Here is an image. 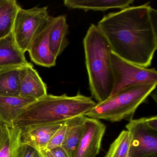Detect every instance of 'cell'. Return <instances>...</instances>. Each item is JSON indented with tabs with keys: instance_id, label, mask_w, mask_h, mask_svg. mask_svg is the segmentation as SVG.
Returning a JSON list of instances; mask_svg holds the SVG:
<instances>
[{
	"instance_id": "9c48e42d",
	"label": "cell",
	"mask_w": 157,
	"mask_h": 157,
	"mask_svg": "<svg viewBox=\"0 0 157 157\" xmlns=\"http://www.w3.org/2000/svg\"><path fill=\"white\" fill-rule=\"evenodd\" d=\"M55 17L49 16L45 25L33 41L28 50L31 60L38 66L44 67H55L56 58L51 53L49 36Z\"/></svg>"
},
{
	"instance_id": "ffe728a7",
	"label": "cell",
	"mask_w": 157,
	"mask_h": 157,
	"mask_svg": "<svg viewBox=\"0 0 157 157\" xmlns=\"http://www.w3.org/2000/svg\"><path fill=\"white\" fill-rule=\"evenodd\" d=\"M130 135L123 130L110 145L105 157H130Z\"/></svg>"
},
{
	"instance_id": "7c38bea8",
	"label": "cell",
	"mask_w": 157,
	"mask_h": 157,
	"mask_svg": "<svg viewBox=\"0 0 157 157\" xmlns=\"http://www.w3.org/2000/svg\"><path fill=\"white\" fill-rule=\"evenodd\" d=\"M22 130L0 120V157H21Z\"/></svg>"
},
{
	"instance_id": "d4e9b609",
	"label": "cell",
	"mask_w": 157,
	"mask_h": 157,
	"mask_svg": "<svg viewBox=\"0 0 157 157\" xmlns=\"http://www.w3.org/2000/svg\"><path fill=\"white\" fill-rule=\"evenodd\" d=\"M44 157H56L50 150L44 149L40 151Z\"/></svg>"
},
{
	"instance_id": "44dd1931",
	"label": "cell",
	"mask_w": 157,
	"mask_h": 157,
	"mask_svg": "<svg viewBox=\"0 0 157 157\" xmlns=\"http://www.w3.org/2000/svg\"><path fill=\"white\" fill-rule=\"evenodd\" d=\"M67 128V125L66 122L54 134L46 149L51 150L55 148L62 146L66 136Z\"/></svg>"
},
{
	"instance_id": "7402d4cb",
	"label": "cell",
	"mask_w": 157,
	"mask_h": 157,
	"mask_svg": "<svg viewBox=\"0 0 157 157\" xmlns=\"http://www.w3.org/2000/svg\"><path fill=\"white\" fill-rule=\"evenodd\" d=\"M21 157H44L40 151L27 144H22Z\"/></svg>"
},
{
	"instance_id": "5b68a950",
	"label": "cell",
	"mask_w": 157,
	"mask_h": 157,
	"mask_svg": "<svg viewBox=\"0 0 157 157\" xmlns=\"http://www.w3.org/2000/svg\"><path fill=\"white\" fill-rule=\"evenodd\" d=\"M47 7L19 9L15 18L13 33L21 50L28 52L32 43L49 18Z\"/></svg>"
},
{
	"instance_id": "6da1fadb",
	"label": "cell",
	"mask_w": 157,
	"mask_h": 157,
	"mask_svg": "<svg viewBox=\"0 0 157 157\" xmlns=\"http://www.w3.org/2000/svg\"><path fill=\"white\" fill-rule=\"evenodd\" d=\"M149 3L110 13L97 25L113 53L145 68L151 66L157 49V11Z\"/></svg>"
},
{
	"instance_id": "4fadbf2b",
	"label": "cell",
	"mask_w": 157,
	"mask_h": 157,
	"mask_svg": "<svg viewBox=\"0 0 157 157\" xmlns=\"http://www.w3.org/2000/svg\"><path fill=\"white\" fill-rule=\"evenodd\" d=\"M65 123L43 125L21 130V142L39 151L46 149L54 134Z\"/></svg>"
},
{
	"instance_id": "603a6c76",
	"label": "cell",
	"mask_w": 157,
	"mask_h": 157,
	"mask_svg": "<svg viewBox=\"0 0 157 157\" xmlns=\"http://www.w3.org/2000/svg\"><path fill=\"white\" fill-rule=\"evenodd\" d=\"M144 121L148 127L157 132V116L151 117H144Z\"/></svg>"
},
{
	"instance_id": "2e32d148",
	"label": "cell",
	"mask_w": 157,
	"mask_h": 157,
	"mask_svg": "<svg viewBox=\"0 0 157 157\" xmlns=\"http://www.w3.org/2000/svg\"><path fill=\"white\" fill-rule=\"evenodd\" d=\"M35 101L20 96H0V120L13 124L25 108Z\"/></svg>"
},
{
	"instance_id": "d6986e66",
	"label": "cell",
	"mask_w": 157,
	"mask_h": 157,
	"mask_svg": "<svg viewBox=\"0 0 157 157\" xmlns=\"http://www.w3.org/2000/svg\"><path fill=\"white\" fill-rule=\"evenodd\" d=\"M85 116H80L66 122L67 133L62 147L71 157H72L82 135Z\"/></svg>"
},
{
	"instance_id": "30bf717a",
	"label": "cell",
	"mask_w": 157,
	"mask_h": 157,
	"mask_svg": "<svg viewBox=\"0 0 157 157\" xmlns=\"http://www.w3.org/2000/svg\"><path fill=\"white\" fill-rule=\"evenodd\" d=\"M47 94V84L33 65L31 63L22 68L19 96L36 101Z\"/></svg>"
},
{
	"instance_id": "5bb4252c",
	"label": "cell",
	"mask_w": 157,
	"mask_h": 157,
	"mask_svg": "<svg viewBox=\"0 0 157 157\" xmlns=\"http://www.w3.org/2000/svg\"><path fill=\"white\" fill-rule=\"evenodd\" d=\"M134 0H65V6L71 9L89 10L105 11L111 9H120L129 7Z\"/></svg>"
},
{
	"instance_id": "ac0fdd59",
	"label": "cell",
	"mask_w": 157,
	"mask_h": 157,
	"mask_svg": "<svg viewBox=\"0 0 157 157\" xmlns=\"http://www.w3.org/2000/svg\"><path fill=\"white\" fill-rule=\"evenodd\" d=\"M22 68L0 69V96H19Z\"/></svg>"
},
{
	"instance_id": "8992f818",
	"label": "cell",
	"mask_w": 157,
	"mask_h": 157,
	"mask_svg": "<svg viewBox=\"0 0 157 157\" xmlns=\"http://www.w3.org/2000/svg\"><path fill=\"white\" fill-rule=\"evenodd\" d=\"M110 56L114 79L111 95L128 86L157 82V71L155 68L137 66L119 57L112 51Z\"/></svg>"
},
{
	"instance_id": "277c9868",
	"label": "cell",
	"mask_w": 157,
	"mask_h": 157,
	"mask_svg": "<svg viewBox=\"0 0 157 157\" xmlns=\"http://www.w3.org/2000/svg\"><path fill=\"white\" fill-rule=\"evenodd\" d=\"M157 82L128 86L96 105L85 117L112 122L132 119L139 106L156 89Z\"/></svg>"
},
{
	"instance_id": "cb8c5ba5",
	"label": "cell",
	"mask_w": 157,
	"mask_h": 157,
	"mask_svg": "<svg viewBox=\"0 0 157 157\" xmlns=\"http://www.w3.org/2000/svg\"><path fill=\"white\" fill-rule=\"evenodd\" d=\"M50 151L56 157H71L62 146L55 148Z\"/></svg>"
},
{
	"instance_id": "52a82bcc",
	"label": "cell",
	"mask_w": 157,
	"mask_h": 157,
	"mask_svg": "<svg viewBox=\"0 0 157 157\" xmlns=\"http://www.w3.org/2000/svg\"><path fill=\"white\" fill-rule=\"evenodd\" d=\"M130 135V157H157V132L147 126L144 117L126 125Z\"/></svg>"
},
{
	"instance_id": "9a60e30c",
	"label": "cell",
	"mask_w": 157,
	"mask_h": 157,
	"mask_svg": "<svg viewBox=\"0 0 157 157\" xmlns=\"http://www.w3.org/2000/svg\"><path fill=\"white\" fill-rule=\"evenodd\" d=\"M69 25L66 15L56 17L49 34V46L51 53L57 58L69 44L67 35Z\"/></svg>"
},
{
	"instance_id": "8fae6325",
	"label": "cell",
	"mask_w": 157,
	"mask_h": 157,
	"mask_svg": "<svg viewBox=\"0 0 157 157\" xmlns=\"http://www.w3.org/2000/svg\"><path fill=\"white\" fill-rule=\"evenodd\" d=\"M30 64L17 45L13 32L0 39V69L23 67Z\"/></svg>"
},
{
	"instance_id": "7a4b0ae2",
	"label": "cell",
	"mask_w": 157,
	"mask_h": 157,
	"mask_svg": "<svg viewBox=\"0 0 157 157\" xmlns=\"http://www.w3.org/2000/svg\"><path fill=\"white\" fill-rule=\"evenodd\" d=\"M96 104L90 97L80 94L72 96L48 94L29 105L13 124L23 130L65 123L74 117L85 116Z\"/></svg>"
},
{
	"instance_id": "ba28073f",
	"label": "cell",
	"mask_w": 157,
	"mask_h": 157,
	"mask_svg": "<svg viewBox=\"0 0 157 157\" xmlns=\"http://www.w3.org/2000/svg\"><path fill=\"white\" fill-rule=\"evenodd\" d=\"M106 127L100 120L85 116L82 135L72 157H96Z\"/></svg>"
},
{
	"instance_id": "e0dca14e",
	"label": "cell",
	"mask_w": 157,
	"mask_h": 157,
	"mask_svg": "<svg viewBox=\"0 0 157 157\" xmlns=\"http://www.w3.org/2000/svg\"><path fill=\"white\" fill-rule=\"evenodd\" d=\"M21 7L16 0H0V39L12 33Z\"/></svg>"
},
{
	"instance_id": "3957f363",
	"label": "cell",
	"mask_w": 157,
	"mask_h": 157,
	"mask_svg": "<svg viewBox=\"0 0 157 157\" xmlns=\"http://www.w3.org/2000/svg\"><path fill=\"white\" fill-rule=\"evenodd\" d=\"M83 44L90 90L92 96L101 102L111 96L113 88L112 49L105 36L94 24L89 27Z\"/></svg>"
}]
</instances>
